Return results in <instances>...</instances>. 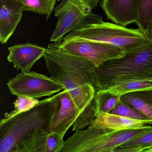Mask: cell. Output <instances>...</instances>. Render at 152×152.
<instances>
[{
  "label": "cell",
  "instance_id": "22",
  "mask_svg": "<svg viewBox=\"0 0 152 152\" xmlns=\"http://www.w3.org/2000/svg\"><path fill=\"white\" fill-rule=\"evenodd\" d=\"M39 101L36 98L29 97L26 96H18L17 99L14 103L15 110L10 113H7L5 118H9L16 115L31 110L39 104Z\"/></svg>",
  "mask_w": 152,
  "mask_h": 152
},
{
  "label": "cell",
  "instance_id": "6",
  "mask_svg": "<svg viewBox=\"0 0 152 152\" xmlns=\"http://www.w3.org/2000/svg\"><path fill=\"white\" fill-rule=\"evenodd\" d=\"M99 0H62L55 8L58 19L50 41L61 43L66 34L102 19L93 13Z\"/></svg>",
  "mask_w": 152,
  "mask_h": 152
},
{
  "label": "cell",
  "instance_id": "5",
  "mask_svg": "<svg viewBox=\"0 0 152 152\" xmlns=\"http://www.w3.org/2000/svg\"><path fill=\"white\" fill-rule=\"evenodd\" d=\"M75 40L110 44L121 48L126 53L137 50L151 42L138 29L127 28L102 19L72 31L64 37L62 42Z\"/></svg>",
  "mask_w": 152,
  "mask_h": 152
},
{
  "label": "cell",
  "instance_id": "14",
  "mask_svg": "<svg viewBox=\"0 0 152 152\" xmlns=\"http://www.w3.org/2000/svg\"><path fill=\"white\" fill-rule=\"evenodd\" d=\"M94 122L111 130L136 129L141 128L147 124L152 125V121L127 118L109 113L100 115Z\"/></svg>",
  "mask_w": 152,
  "mask_h": 152
},
{
  "label": "cell",
  "instance_id": "19",
  "mask_svg": "<svg viewBox=\"0 0 152 152\" xmlns=\"http://www.w3.org/2000/svg\"><path fill=\"white\" fill-rule=\"evenodd\" d=\"M24 11H29L45 15L48 20L55 10L56 0H18Z\"/></svg>",
  "mask_w": 152,
  "mask_h": 152
},
{
  "label": "cell",
  "instance_id": "21",
  "mask_svg": "<svg viewBox=\"0 0 152 152\" xmlns=\"http://www.w3.org/2000/svg\"><path fill=\"white\" fill-rule=\"evenodd\" d=\"M109 113L132 119L152 121L138 110L121 101L118 102Z\"/></svg>",
  "mask_w": 152,
  "mask_h": 152
},
{
  "label": "cell",
  "instance_id": "18",
  "mask_svg": "<svg viewBox=\"0 0 152 152\" xmlns=\"http://www.w3.org/2000/svg\"><path fill=\"white\" fill-rule=\"evenodd\" d=\"M121 96L107 89L97 91L95 96L97 118L102 114L110 113L120 101Z\"/></svg>",
  "mask_w": 152,
  "mask_h": 152
},
{
  "label": "cell",
  "instance_id": "4",
  "mask_svg": "<svg viewBox=\"0 0 152 152\" xmlns=\"http://www.w3.org/2000/svg\"><path fill=\"white\" fill-rule=\"evenodd\" d=\"M151 129L152 126L147 124L136 129L111 130L93 122L68 138L61 152H114L124 143Z\"/></svg>",
  "mask_w": 152,
  "mask_h": 152
},
{
  "label": "cell",
  "instance_id": "13",
  "mask_svg": "<svg viewBox=\"0 0 152 152\" xmlns=\"http://www.w3.org/2000/svg\"><path fill=\"white\" fill-rule=\"evenodd\" d=\"M24 12L18 0H0V42L6 44L20 23Z\"/></svg>",
  "mask_w": 152,
  "mask_h": 152
},
{
  "label": "cell",
  "instance_id": "11",
  "mask_svg": "<svg viewBox=\"0 0 152 152\" xmlns=\"http://www.w3.org/2000/svg\"><path fill=\"white\" fill-rule=\"evenodd\" d=\"M100 6L107 19L115 23L126 26L137 21V0H101Z\"/></svg>",
  "mask_w": 152,
  "mask_h": 152
},
{
  "label": "cell",
  "instance_id": "2",
  "mask_svg": "<svg viewBox=\"0 0 152 152\" xmlns=\"http://www.w3.org/2000/svg\"><path fill=\"white\" fill-rule=\"evenodd\" d=\"M152 80V42L96 68V91L133 80Z\"/></svg>",
  "mask_w": 152,
  "mask_h": 152
},
{
  "label": "cell",
  "instance_id": "1",
  "mask_svg": "<svg viewBox=\"0 0 152 152\" xmlns=\"http://www.w3.org/2000/svg\"><path fill=\"white\" fill-rule=\"evenodd\" d=\"M43 57L51 77L69 91L80 110L72 130L83 129L97 118L95 99L97 66L87 59L66 52L58 42L48 44Z\"/></svg>",
  "mask_w": 152,
  "mask_h": 152
},
{
  "label": "cell",
  "instance_id": "17",
  "mask_svg": "<svg viewBox=\"0 0 152 152\" xmlns=\"http://www.w3.org/2000/svg\"><path fill=\"white\" fill-rule=\"evenodd\" d=\"M152 129L135 136L115 149L114 152H152Z\"/></svg>",
  "mask_w": 152,
  "mask_h": 152
},
{
  "label": "cell",
  "instance_id": "12",
  "mask_svg": "<svg viewBox=\"0 0 152 152\" xmlns=\"http://www.w3.org/2000/svg\"><path fill=\"white\" fill-rule=\"evenodd\" d=\"M7 60L22 72H30L34 65L44 57L46 48L32 43L14 45L9 47Z\"/></svg>",
  "mask_w": 152,
  "mask_h": 152
},
{
  "label": "cell",
  "instance_id": "8",
  "mask_svg": "<svg viewBox=\"0 0 152 152\" xmlns=\"http://www.w3.org/2000/svg\"><path fill=\"white\" fill-rule=\"evenodd\" d=\"M60 46L68 53L87 59L97 67L108 60L122 57L126 53L124 50L113 45L88 41L62 42Z\"/></svg>",
  "mask_w": 152,
  "mask_h": 152
},
{
  "label": "cell",
  "instance_id": "9",
  "mask_svg": "<svg viewBox=\"0 0 152 152\" xmlns=\"http://www.w3.org/2000/svg\"><path fill=\"white\" fill-rule=\"evenodd\" d=\"M80 113V110L69 91L64 90L55 95L49 131L64 137Z\"/></svg>",
  "mask_w": 152,
  "mask_h": 152
},
{
  "label": "cell",
  "instance_id": "15",
  "mask_svg": "<svg viewBox=\"0 0 152 152\" xmlns=\"http://www.w3.org/2000/svg\"><path fill=\"white\" fill-rule=\"evenodd\" d=\"M120 101L138 110L152 121V88L124 94Z\"/></svg>",
  "mask_w": 152,
  "mask_h": 152
},
{
  "label": "cell",
  "instance_id": "20",
  "mask_svg": "<svg viewBox=\"0 0 152 152\" xmlns=\"http://www.w3.org/2000/svg\"><path fill=\"white\" fill-rule=\"evenodd\" d=\"M152 88V80H133L112 86L106 89L113 94L121 96L128 92Z\"/></svg>",
  "mask_w": 152,
  "mask_h": 152
},
{
  "label": "cell",
  "instance_id": "3",
  "mask_svg": "<svg viewBox=\"0 0 152 152\" xmlns=\"http://www.w3.org/2000/svg\"><path fill=\"white\" fill-rule=\"evenodd\" d=\"M55 95L41 100L31 110L0 121V152H16L20 143L40 130L49 129Z\"/></svg>",
  "mask_w": 152,
  "mask_h": 152
},
{
  "label": "cell",
  "instance_id": "7",
  "mask_svg": "<svg viewBox=\"0 0 152 152\" xmlns=\"http://www.w3.org/2000/svg\"><path fill=\"white\" fill-rule=\"evenodd\" d=\"M7 85L13 95L36 99L51 96L65 89L52 77L31 71L18 74Z\"/></svg>",
  "mask_w": 152,
  "mask_h": 152
},
{
  "label": "cell",
  "instance_id": "16",
  "mask_svg": "<svg viewBox=\"0 0 152 152\" xmlns=\"http://www.w3.org/2000/svg\"><path fill=\"white\" fill-rule=\"evenodd\" d=\"M138 29L152 42V0H137Z\"/></svg>",
  "mask_w": 152,
  "mask_h": 152
},
{
  "label": "cell",
  "instance_id": "10",
  "mask_svg": "<svg viewBox=\"0 0 152 152\" xmlns=\"http://www.w3.org/2000/svg\"><path fill=\"white\" fill-rule=\"evenodd\" d=\"M64 137L58 133L40 130L24 140L16 152H61L65 145Z\"/></svg>",
  "mask_w": 152,
  "mask_h": 152
}]
</instances>
